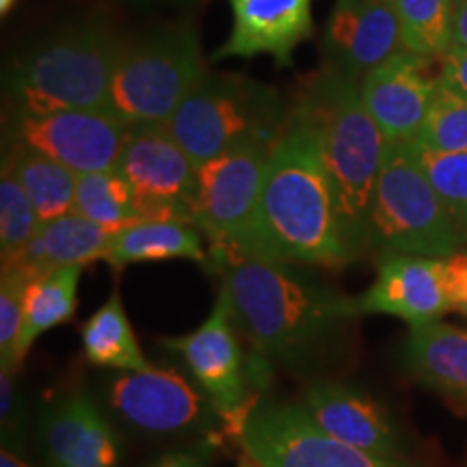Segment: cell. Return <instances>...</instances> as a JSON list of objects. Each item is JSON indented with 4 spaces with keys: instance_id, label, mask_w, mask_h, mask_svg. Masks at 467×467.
Masks as SVG:
<instances>
[{
    "instance_id": "obj_1",
    "label": "cell",
    "mask_w": 467,
    "mask_h": 467,
    "mask_svg": "<svg viewBox=\"0 0 467 467\" xmlns=\"http://www.w3.org/2000/svg\"><path fill=\"white\" fill-rule=\"evenodd\" d=\"M221 290L255 353L285 368L318 366L359 317V299L306 275L296 265L258 258L221 262Z\"/></svg>"
},
{
    "instance_id": "obj_2",
    "label": "cell",
    "mask_w": 467,
    "mask_h": 467,
    "mask_svg": "<svg viewBox=\"0 0 467 467\" xmlns=\"http://www.w3.org/2000/svg\"><path fill=\"white\" fill-rule=\"evenodd\" d=\"M249 258L342 268L355 260L344 238L318 132L292 109L262 180Z\"/></svg>"
},
{
    "instance_id": "obj_3",
    "label": "cell",
    "mask_w": 467,
    "mask_h": 467,
    "mask_svg": "<svg viewBox=\"0 0 467 467\" xmlns=\"http://www.w3.org/2000/svg\"><path fill=\"white\" fill-rule=\"evenodd\" d=\"M359 83V76L325 63L306 80L295 104L296 113L318 132L342 232L355 260L370 247L372 200L388 148L364 107Z\"/></svg>"
},
{
    "instance_id": "obj_4",
    "label": "cell",
    "mask_w": 467,
    "mask_h": 467,
    "mask_svg": "<svg viewBox=\"0 0 467 467\" xmlns=\"http://www.w3.org/2000/svg\"><path fill=\"white\" fill-rule=\"evenodd\" d=\"M126 39L102 20H80L17 55L5 74L9 115L104 109Z\"/></svg>"
},
{
    "instance_id": "obj_5",
    "label": "cell",
    "mask_w": 467,
    "mask_h": 467,
    "mask_svg": "<svg viewBox=\"0 0 467 467\" xmlns=\"http://www.w3.org/2000/svg\"><path fill=\"white\" fill-rule=\"evenodd\" d=\"M290 119L292 109L273 87L243 74L208 72L167 128L200 167L238 145H275Z\"/></svg>"
},
{
    "instance_id": "obj_6",
    "label": "cell",
    "mask_w": 467,
    "mask_h": 467,
    "mask_svg": "<svg viewBox=\"0 0 467 467\" xmlns=\"http://www.w3.org/2000/svg\"><path fill=\"white\" fill-rule=\"evenodd\" d=\"M208 72L197 26L162 25L126 44L104 109L128 126L169 124Z\"/></svg>"
},
{
    "instance_id": "obj_7",
    "label": "cell",
    "mask_w": 467,
    "mask_h": 467,
    "mask_svg": "<svg viewBox=\"0 0 467 467\" xmlns=\"http://www.w3.org/2000/svg\"><path fill=\"white\" fill-rule=\"evenodd\" d=\"M465 243L413 141L388 143L370 213V247L385 254L443 260Z\"/></svg>"
},
{
    "instance_id": "obj_8",
    "label": "cell",
    "mask_w": 467,
    "mask_h": 467,
    "mask_svg": "<svg viewBox=\"0 0 467 467\" xmlns=\"http://www.w3.org/2000/svg\"><path fill=\"white\" fill-rule=\"evenodd\" d=\"M271 150L251 141L197 167L195 227L208 243L210 271L230 258H249Z\"/></svg>"
},
{
    "instance_id": "obj_9",
    "label": "cell",
    "mask_w": 467,
    "mask_h": 467,
    "mask_svg": "<svg viewBox=\"0 0 467 467\" xmlns=\"http://www.w3.org/2000/svg\"><path fill=\"white\" fill-rule=\"evenodd\" d=\"M243 452L262 467H409L348 446L314 422L303 402L260 400L236 424Z\"/></svg>"
},
{
    "instance_id": "obj_10",
    "label": "cell",
    "mask_w": 467,
    "mask_h": 467,
    "mask_svg": "<svg viewBox=\"0 0 467 467\" xmlns=\"http://www.w3.org/2000/svg\"><path fill=\"white\" fill-rule=\"evenodd\" d=\"M117 171L130 184L141 219H171L195 225L197 165L167 124L130 126Z\"/></svg>"
},
{
    "instance_id": "obj_11",
    "label": "cell",
    "mask_w": 467,
    "mask_h": 467,
    "mask_svg": "<svg viewBox=\"0 0 467 467\" xmlns=\"http://www.w3.org/2000/svg\"><path fill=\"white\" fill-rule=\"evenodd\" d=\"M128 124L109 109H63L42 115H9L7 139L50 156L76 175L115 169Z\"/></svg>"
},
{
    "instance_id": "obj_12",
    "label": "cell",
    "mask_w": 467,
    "mask_h": 467,
    "mask_svg": "<svg viewBox=\"0 0 467 467\" xmlns=\"http://www.w3.org/2000/svg\"><path fill=\"white\" fill-rule=\"evenodd\" d=\"M162 347L180 355L192 379L213 402L217 416L238 424L247 409V377L243 350L236 337L230 299L223 290L213 312L195 331L178 337H165Z\"/></svg>"
},
{
    "instance_id": "obj_13",
    "label": "cell",
    "mask_w": 467,
    "mask_h": 467,
    "mask_svg": "<svg viewBox=\"0 0 467 467\" xmlns=\"http://www.w3.org/2000/svg\"><path fill=\"white\" fill-rule=\"evenodd\" d=\"M109 402L134 429L156 435L191 431L217 413L208 396L197 392L180 372L154 366L117 375L110 381Z\"/></svg>"
},
{
    "instance_id": "obj_14",
    "label": "cell",
    "mask_w": 467,
    "mask_h": 467,
    "mask_svg": "<svg viewBox=\"0 0 467 467\" xmlns=\"http://www.w3.org/2000/svg\"><path fill=\"white\" fill-rule=\"evenodd\" d=\"M433 63L402 50L361 76V100L388 143L418 139L440 83Z\"/></svg>"
},
{
    "instance_id": "obj_15",
    "label": "cell",
    "mask_w": 467,
    "mask_h": 467,
    "mask_svg": "<svg viewBox=\"0 0 467 467\" xmlns=\"http://www.w3.org/2000/svg\"><path fill=\"white\" fill-rule=\"evenodd\" d=\"M232 9L230 37L213 61L271 57L277 67H292L296 46L314 33V0H227Z\"/></svg>"
},
{
    "instance_id": "obj_16",
    "label": "cell",
    "mask_w": 467,
    "mask_h": 467,
    "mask_svg": "<svg viewBox=\"0 0 467 467\" xmlns=\"http://www.w3.org/2000/svg\"><path fill=\"white\" fill-rule=\"evenodd\" d=\"M402 50L392 0H336L323 31L327 66L361 78Z\"/></svg>"
},
{
    "instance_id": "obj_17",
    "label": "cell",
    "mask_w": 467,
    "mask_h": 467,
    "mask_svg": "<svg viewBox=\"0 0 467 467\" xmlns=\"http://www.w3.org/2000/svg\"><path fill=\"white\" fill-rule=\"evenodd\" d=\"M361 314L396 317L416 329L452 312L448 301L443 260L385 254L377 279L359 299Z\"/></svg>"
},
{
    "instance_id": "obj_18",
    "label": "cell",
    "mask_w": 467,
    "mask_h": 467,
    "mask_svg": "<svg viewBox=\"0 0 467 467\" xmlns=\"http://www.w3.org/2000/svg\"><path fill=\"white\" fill-rule=\"evenodd\" d=\"M303 407L320 429L358 451L400 459L402 441L388 413L358 389L334 381H317L303 392Z\"/></svg>"
},
{
    "instance_id": "obj_19",
    "label": "cell",
    "mask_w": 467,
    "mask_h": 467,
    "mask_svg": "<svg viewBox=\"0 0 467 467\" xmlns=\"http://www.w3.org/2000/svg\"><path fill=\"white\" fill-rule=\"evenodd\" d=\"M48 467H117L119 440L89 396L78 392L55 402L42 422Z\"/></svg>"
},
{
    "instance_id": "obj_20",
    "label": "cell",
    "mask_w": 467,
    "mask_h": 467,
    "mask_svg": "<svg viewBox=\"0 0 467 467\" xmlns=\"http://www.w3.org/2000/svg\"><path fill=\"white\" fill-rule=\"evenodd\" d=\"M110 236V230L80 217L78 213H69L39 225L25 251L14 260L3 262V266H17L31 279L61 266H85L93 260H104Z\"/></svg>"
},
{
    "instance_id": "obj_21",
    "label": "cell",
    "mask_w": 467,
    "mask_h": 467,
    "mask_svg": "<svg viewBox=\"0 0 467 467\" xmlns=\"http://www.w3.org/2000/svg\"><path fill=\"white\" fill-rule=\"evenodd\" d=\"M203 234L192 223L171 219H141L113 232L104 260L115 271L141 262L191 260L210 271V251Z\"/></svg>"
},
{
    "instance_id": "obj_22",
    "label": "cell",
    "mask_w": 467,
    "mask_h": 467,
    "mask_svg": "<svg viewBox=\"0 0 467 467\" xmlns=\"http://www.w3.org/2000/svg\"><path fill=\"white\" fill-rule=\"evenodd\" d=\"M409 370L426 388L467 409V331L437 323L416 327L405 342Z\"/></svg>"
},
{
    "instance_id": "obj_23",
    "label": "cell",
    "mask_w": 467,
    "mask_h": 467,
    "mask_svg": "<svg viewBox=\"0 0 467 467\" xmlns=\"http://www.w3.org/2000/svg\"><path fill=\"white\" fill-rule=\"evenodd\" d=\"M85 266H61L46 275L33 277L28 282L25 296V320H22L20 340L16 347V368L28 355V350L46 331L67 323L74 317L78 303L80 273Z\"/></svg>"
},
{
    "instance_id": "obj_24",
    "label": "cell",
    "mask_w": 467,
    "mask_h": 467,
    "mask_svg": "<svg viewBox=\"0 0 467 467\" xmlns=\"http://www.w3.org/2000/svg\"><path fill=\"white\" fill-rule=\"evenodd\" d=\"M80 340H83L85 358L93 366L115 368L121 372H137L150 368L117 290L83 325Z\"/></svg>"
},
{
    "instance_id": "obj_25",
    "label": "cell",
    "mask_w": 467,
    "mask_h": 467,
    "mask_svg": "<svg viewBox=\"0 0 467 467\" xmlns=\"http://www.w3.org/2000/svg\"><path fill=\"white\" fill-rule=\"evenodd\" d=\"M3 159L9 162L20 184L25 186L42 223L74 213L78 175L72 169L42 151L22 145H11Z\"/></svg>"
},
{
    "instance_id": "obj_26",
    "label": "cell",
    "mask_w": 467,
    "mask_h": 467,
    "mask_svg": "<svg viewBox=\"0 0 467 467\" xmlns=\"http://www.w3.org/2000/svg\"><path fill=\"white\" fill-rule=\"evenodd\" d=\"M74 213L110 232L141 221L130 184L117 169L78 175Z\"/></svg>"
},
{
    "instance_id": "obj_27",
    "label": "cell",
    "mask_w": 467,
    "mask_h": 467,
    "mask_svg": "<svg viewBox=\"0 0 467 467\" xmlns=\"http://www.w3.org/2000/svg\"><path fill=\"white\" fill-rule=\"evenodd\" d=\"M402 48L424 58H440L452 46L454 0H392Z\"/></svg>"
},
{
    "instance_id": "obj_28",
    "label": "cell",
    "mask_w": 467,
    "mask_h": 467,
    "mask_svg": "<svg viewBox=\"0 0 467 467\" xmlns=\"http://www.w3.org/2000/svg\"><path fill=\"white\" fill-rule=\"evenodd\" d=\"M39 225L42 221H39L33 202L28 200L25 186L20 184L9 162L3 159V171H0V254H3V262L20 255L26 244L33 241Z\"/></svg>"
},
{
    "instance_id": "obj_29",
    "label": "cell",
    "mask_w": 467,
    "mask_h": 467,
    "mask_svg": "<svg viewBox=\"0 0 467 467\" xmlns=\"http://www.w3.org/2000/svg\"><path fill=\"white\" fill-rule=\"evenodd\" d=\"M416 143L443 154L467 151V96L440 80Z\"/></svg>"
},
{
    "instance_id": "obj_30",
    "label": "cell",
    "mask_w": 467,
    "mask_h": 467,
    "mask_svg": "<svg viewBox=\"0 0 467 467\" xmlns=\"http://www.w3.org/2000/svg\"><path fill=\"white\" fill-rule=\"evenodd\" d=\"M416 148L431 184L435 186L441 203L467 241V151L443 154L420 148L418 143Z\"/></svg>"
},
{
    "instance_id": "obj_31",
    "label": "cell",
    "mask_w": 467,
    "mask_h": 467,
    "mask_svg": "<svg viewBox=\"0 0 467 467\" xmlns=\"http://www.w3.org/2000/svg\"><path fill=\"white\" fill-rule=\"evenodd\" d=\"M31 277L17 266H3L0 277V368L16 372V347L25 320V296Z\"/></svg>"
},
{
    "instance_id": "obj_32",
    "label": "cell",
    "mask_w": 467,
    "mask_h": 467,
    "mask_svg": "<svg viewBox=\"0 0 467 467\" xmlns=\"http://www.w3.org/2000/svg\"><path fill=\"white\" fill-rule=\"evenodd\" d=\"M22 399L17 394L16 372L0 368V422H3V440L5 451H11V446L17 441L22 431Z\"/></svg>"
},
{
    "instance_id": "obj_33",
    "label": "cell",
    "mask_w": 467,
    "mask_h": 467,
    "mask_svg": "<svg viewBox=\"0 0 467 467\" xmlns=\"http://www.w3.org/2000/svg\"><path fill=\"white\" fill-rule=\"evenodd\" d=\"M443 279L451 309L467 318V251L459 249L457 254L443 258Z\"/></svg>"
},
{
    "instance_id": "obj_34",
    "label": "cell",
    "mask_w": 467,
    "mask_h": 467,
    "mask_svg": "<svg viewBox=\"0 0 467 467\" xmlns=\"http://www.w3.org/2000/svg\"><path fill=\"white\" fill-rule=\"evenodd\" d=\"M440 80L467 96V48L451 46V50L440 58Z\"/></svg>"
},
{
    "instance_id": "obj_35",
    "label": "cell",
    "mask_w": 467,
    "mask_h": 467,
    "mask_svg": "<svg viewBox=\"0 0 467 467\" xmlns=\"http://www.w3.org/2000/svg\"><path fill=\"white\" fill-rule=\"evenodd\" d=\"M150 467H208V457L203 452H169Z\"/></svg>"
},
{
    "instance_id": "obj_36",
    "label": "cell",
    "mask_w": 467,
    "mask_h": 467,
    "mask_svg": "<svg viewBox=\"0 0 467 467\" xmlns=\"http://www.w3.org/2000/svg\"><path fill=\"white\" fill-rule=\"evenodd\" d=\"M452 46L467 48V0H454Z\"/></svg>"
},
{
    "instance_id": "obj_37",
    "label": "cell",
    "mask_w": 467,
    "mask_h": 467,
    "mask_svg": "<svg viewBox=\"0 0 467 467\" xmlns=\"http://www.w3.org/2000/svg\"><path fill=\"white\" fill-rule=\"evenodd\" d=\"M128 3L148 9V7H191V5L202 3V0H128Z\"/></svg>"
},
{
    "instance_id": "obj_38",
    "label": "cell",
    "mask_w": 467,
    "mask_h": 467,
    "mask_svg": "<svg viewBox=\"0 0 467 467\" xmlns=\"http://www.w3.org/2000/svg\"><path fill=\"white\" fill-rule=\"evenodd\" d=\"M0 467H31L26 461H22L14 451H5L0 452Z\"/></svg>"
},
{
    "instance_id": "obj_39",
    "label": "cell",
    "mask_w": 467,
    "mask_h": 467,
    "mask_svg": "<svg viewBox=\"0 0 467 467\" xmlns=\"http://www.w3.org/2000/svg\"><path fill=\"white\" fill-rule=\"evenodd\" d=\"M17 0H0V14L3 16H9V11L16 7Z\"/></svg>"
},
{
    "instance_id": "obj_40",
    "label": "cell",
    "mask_w": 467,
    "mask_h": 467,
    "mask_svg": "<svg viewBox=\"0 0 467 467\" xmlns=\"http://www.w3.org/2000/svg\"><path fill=\"white\" fill-rule=\"evenodd\" d=\"M238 467H262V465H258L254 459L243 452V457H238Z\"/></svg>"
}]
</instances>
